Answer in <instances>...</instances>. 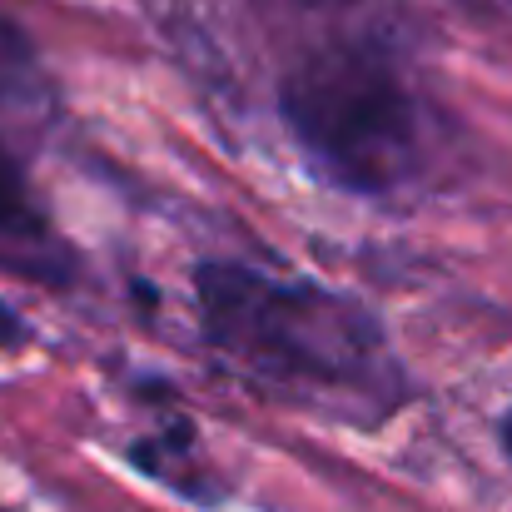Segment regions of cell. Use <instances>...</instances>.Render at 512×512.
<instances>
[{
    "label": "cell",
    "instance_id": "cell-5",
    "mask_svg": "<svg viewBox=\"0 0 512 512\" xmlns=\"http://www.w3.org/2000/svg\"><path fill=\"white\" fill-rule=\"evenodd\" d=\"M0 343H20V329H15V314L0 309Z\"/></svg>",
    "mask_w": 512,
    "mask_h": 512
},
{
    "label": "cell",
    "instance_id": "cell-4",
    "mask_svg": "<svg viewBox=\"0 0 512 512\" xmlns=\"http://www.w3.org/2000/svg\"><path fill=\"white\" fill-rule=\"evenodd\" d=\"M40 85V65L30 50V35L0 15V100H25Z\"/></svg>",
    "mask_w": 512,
    "mask_h": 512
},
{
    "label": "cell",
    "instance_id": "cell-1",
    "mask_svg": "<svg viewBox=\"0 0 512 512\" xmlns=\"http://www.w3.org/2000/svg\"><path fill=\"white\" fill-rule=\"evenodd\" d=\"M194 304L209 348L289 408L378 428L408 403V373L383 324L319 279L209 259L194 274Z\"/></svg>",
    "mask_w": 512,
    "mask_h": 512
},
{
    "label": "cell",
    "instance_id": "cell-3",
    "mask_svg": "<svg viewBox=\"0 0 512 512\" xmlns=\"http://www.w3.org/2000/svg\"><path fill=\"white\" fill-rule=\"evenodd\" d=\"M55 254L60 249H55V234L30 194V179L0 140V264L55 274Z\"/></svg>",
    "mask_w": 512,
    "mask_h": 512
},
{
    "label": "cell",
    "instance_id": "cell-2",
    "mask_svg": "<svg viewBox=\"0 0 512 512\" xmlns=\"http://www.w3.org/2000/svg\"><path fill=\"white\" fill-rule=\"evenodd\" d=\"M279 115L304 165L363 199L418 189L443 155V115L373 40L314 45L284 75Z\"/></svg>",
    "mask_w": 512,
    "mask_h": 512
},
{
    "label": "cell",
    "instance_id": "cell-6",
    "mask_svg": "<svg viewBox=\"0 0 512 512\" xmlns=\"http://www.w3.org/2000/svg\"><path fill=\"white\" fill-rule=\"evenodd\" d=\"M498 438H503V453L512 458V408L503 413V423H498Z\"/></svg>",
    "mask_w": 512,
    "mask_h": 512
}]
</instances>
